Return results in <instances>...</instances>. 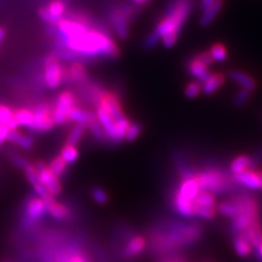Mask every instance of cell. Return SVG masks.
Masks as SVG:
<instances>
[{"mask_svg":"<svg viewBox=\"0 0 262 262\" xmlns=\"http://www.w3.org/2000/svg\"><path fill=\"white\" fill-rule=\"evenodd\" d=\"M6 262H9V261H6Z\"/></svg>","mask_w":262,"mask_h":262,"instance_id":"cell-53","label":"cell"},{"mask_svg":"<svg viewBox=\"0 0 262 262\" xmlns=\"http://www.w3.org/2000/svg\"><path fill=\"white\" fill-rule=\"evenodd\" d=\"M192 10V0H173L165 16L153 31L162 40L164 47H173L180 34L185 22Z\"/></svg>","mask_w":262,"mask_h":262,"instance_id":"cell-2","label":"cell"},{"mask_svg":"<svg viewBox=\"0 0 262 262\" xmlns=\"http://www.w3.org/2000/svg\"><path fill=\"white\" fill-rule=\"evenodd\" d=\"M235 182L237 183V185L244 186L248 189L251 190H258L261 189L260 187V180L259 177L257 175L256 169H246L244 170L243 173L237 174L234 176Z\"/></svg>","mask_w":262,"mask_h":262,"instance_id":"cell-14","label":"cell"},{"mask_svg":"<svg viewBox=\"0 0 262 262\" xmlns=\"http://www.w3.org/2000/svg\"><path fill=\"white\" fill-rule=\"evenodd\" d=\"M195 206H202V207H210V208H216V200L214 198V194H212L209 191L201 190L196 198L193 200Z\"/></svg>","mask_w":262,"mask_h":262,"instance_id":"cell-28","label":"cell"},{"mask_svg":"<svg viewBox=\"0 0 262 262\" xmlns=\"http://www.w3.org/2000/svg\"><path fill=\"white\" fill-rule=\"evenodd\" d=\"M5 36H6V30L3 27H0V46H2V44L4 42Z\"/></svg>","mask_w":262,"mask_h":262,"instance_id":"cell-48","label":"cell"},{"mask_svg":"<svg viewBox=\"0 0 262 262\" xmlns=\"http://www.w3.org/2000/svg\"><path fill=\"white\" fill-rule=\"evenodd\" d=\"M250 98V91L246 89H241L234 96V105L236 107H242Z\"/></svg>","mask_w":262,"mask_h":262,"instance_id":"cell-37","label":"cell"},{"mask_svg":"<svg viewBox=\"0 0 262 262\" xmlns=\"http://www.w3.org/2000/svg\"><path fill=\"white\" fill-rule=\"evenodd\" d=\"M49 169H51L53 171V174L57 177H61L64 173L66 170H67V167H68V163L66 162L60 155L59 157H56L52 162L51 164H49Z\"/></svg>","mask_w":262,"mask_h":262,"instance_id":"cell-29","label":"cell"},{"mask_svg":"<svg viewBox=\"0 0 262 262\" xmlns=\"http://www.w3.org/2000/svg\"><path fill=\"white\" fill-rule=\"evenodd\" d=\"M214 2H215V0H201V2H200V9L202 11H204L206 9H208V8L211 5L214 4Z\"/></svg>","mask_w":262,"mask_h":262,"instance_id":"cell-47","label":"cell"},{"mask_svg":"<svg viewBox=\"0 0 262 262\" xmlns=\"http://www.w3.org/2000/svg\"><path fill=\"white\" fill-rule=\"evenodd\" d=\"M57 44L64 46L81 58L105 56L116 58L119 56V48L114 39L101 30L90 28L84 33L67 39H58Z\"/></svg>","mask_w":262,"mask_h":262,"instance_id":"cell-1","label":"cell"},{"mask_svg":"<svg viewBox=\"0 0 262 262\" xmlns=\"http://www.w3.org/2000/svg\"><path fill=\"white\" fill-rule=\"evenodd\" d=\"M24 171H26V176H27L28 180L33 186H35V185L40 183L38 175H37V171H36L34 165H32V164H31V165H29L26 169H24Z\"/></svg>","mask_w":262,"mask_h":262,"instance_id":"cell-39","label":"cell"},{"mask_svg":"<svg viewBox=\"0 0 262 262\" xmlns=\"http://www.w3.org/2000/svg\"><path fill=\"white\" fill-rule=\"evenodd\" d=\"M255 251H256V255H257L258 259H259L260 261H262V244L259 246V247H258Z\"/></svg>","mask_w":262,"mask_h":262,"instance_id":"cell-49","label":"cell"},{"mask_svg":"<svg viewBox=\"0 0 262 262\" xmlns=\"http://www.w3.org/2000/svg\"><path fill=\"white\" fill-rule=\"evenodd\" d=\"M246 169H251V157L249 155H239L231 164L229 171L233 176L243 173Z\"/></svg>","mask_w":262,"mask_h":262,"instance_id":"cell-25","label":"cell"},{"mask_svg":"<svg viewBox=\"0 0 262 262\" xmlns=\"http://www.w3.org/2000/svg\"><path fill=\"white\" fill-rule=\"evenodd\" d=\"M130 2L134 3L135 5H143V4L152 2V0H130Z\"/></svg>","mask_w":262,"mask_h":262,"instance_id":"cell-50","label":"cell"},{"mask_svg":"<svg viewBox=\"0 0 262 262\" xmlns=\"http://www.w3.org/2000/svg\"><path fill=\"white\" fill-rule=\"evenodd\" d=\"M224 6V0H215L214 4L211 5L208 9L203 11L201 19H200V26L201 27H208L216 18V15L222 10Z\"/></svg>","mask_w":262,"mask_h":262,"instance_id":"cell-20","label":"cell"},{"mask_svg":"<svg viewBox=\"0 0 262 262\" xmlns=\"http://www.w3.org/2000/svg\"><path fill=\"white\" fill-rule=\"evenodd\" d=\"M210 54L212 56L213 60H215L217 62H223L227 59L226 47L221 43H215L214 45H212L210 49Z\"/></svg>","mask_w":262,"mask_h":262,"instance_id":"cell-30","label":"cell"},{"mask_svg":"<svg viewBox=\"0 0 262 262\" xmlns=\"http://www.w3.org/2000/svg\"><path fill=\"white\" fill-rule=\"evenodd\" d=\"M66 79V70L55 54L48 55L44 61V82L47 88L57 89Z\"/></svg>","mask_w":262,"mask_h":262,"instance_id":"cell-6","label":"cell"},{"mask_svg":"<svg viewBox=\"0 0 262 262\" xmlns=\"http://www.w3.org/2000/svg\"><path fill=\"white\" fill-rule=\"evenodd\" d=\"M195 56L198 57L200 61H202L204 64H207L208 67H209L210 64L213 63V61H214V60H213V58H212L210 52H202V53L195 55Z\"/></svg>","mask_w":262,"mask_h":262,"instance_id":"cell-42","label":"cell"},{"mask_svg":"<svg viewBox=\"0 0 262 262\" xmlns=\"http://www.w3.org/2000/svg\"><path fill=\"white\" fill-rule=\"evenodd\" d=\"M225 82V75L224 73H214V75H211L206 81L203 82L202 85V91L204 94L211 95L215 93L219 89H221Z\"/></svg>","mask_w":262,"mask_h":262,"instance_id":"cell-19","label":"cell"},{"mask_svg":"<svg viewBox=\"0 0 262 262\" xmlns=\"http://www.w3.org/2000/svg\"><path fill=\"white\" fill-rule=\"evenodd\" d=\"M10 129L6 125H0V145H3L4 142L8 139V135H9Z\"/></svg>","mask_w":262,"mask_h":262,"instance_id":"cell-43","label":"cell"},{"mask_svg":"<svg viewBox=\"0 0 262 262\" xmlns=\"http://www.w3.org/2000/svg\"><path fill=\"white\" fill-rule=\"evenodd\" d=\"M160 38H159V36L155 34L154 32H152L151 34H149L147 35L146 37H145V39H144V47L145 48H147V49H151V48H154L155 46L158 45V43L160 42Z\"/></svg>","mask_w":262,"mask_h":262,"instance_id":"cell-41","label":"cell"},{"mask_svg":"<svg viewBox=\"0 0 262 262\" xmlns=\"http://www.w3.org/2000/svg\"><path fill=\"white\" fill-rule=\"evenodd\" d=\"M92 195H93L94 200L100 204H105L108 200L107 193H106L105 190H103L102 188H98V187L94 188V189L92 190Z\"/></svg>","mask_w":262,"mask_h":262,"instance_id":"cell-40","label":"cell"},{"mask_svg":"<svg viewBox=\"0 0 262 262\" xmlns=\"http://www.w3.org/2000/svg\"><path fill=\"white\" fill-rule=\"evenodd\" d=\"M195 182L200 190L209 191L212 194H223L237 189V183L231 171L219 166H208L199 171H194Z\"/></svg>","mask_w":262,"mask_h":262,"instance_id":"cell-4","label":"cell"},{"mask_svg":"<svg viewBox=\"0 0 262 262\" xmlns=\"http://www.w3.org/2000/svg\"><path fill=\"white\" fill-rule=\"evenodd\" d=\"M176 191L180 195L184 196L185 199L193 201L201 190L198 183L195 182L194 177L191 176V177H183L182 182H180Z\"/></svg>","mask_w":262,"mask_h":262,"instance_id":"cell-13","label":"cell"},{"mask_svg":"<svg viewBox=\"0 0 262 262\" xmlns=\"http://www.w3.org/2000/svg\"><path fill=\"white\" fill-rule=\"evenodd\" d=\"M201 91H202V84L200 83V82L199 81H192L186 86L185 94H186L187 97L194 98L200 94Z\"/></svg>","mask_w":262,"mask_h":262,"instance_id":"cell-36","label":"cell"},{"mask_svg":"<svg viewBox=\"0 0 262 262\" xmlns=\"http://www.w3.org/2000/svg\"><path fill=\"white\" fill-rule=\"evenodd\" d=\"M76 95L70 91H63L57 97L55 107L53 108V119L56 125H64L69 121L68 114L76 106Z\"/></svg>","mask_w":262,"mask_h":262,"instance_id":"cell-7","label":"cell"},{"mask_svg":"<svg viewBox=\"0 0 262 262\" xmlns=\"http://www.w3.org/2000/svg\"><path fill=\"white\" fill-rule=\"evenodd\" d=\"M134 15V9L128 5L115 7L110 13L112 26L119 38L126 39L129 36V23Z\"/></svg>","mask_w":262,"mask_h":262,"instance_id":"cell-5","label":"cell"},{"mask_svg":"<svg viewBox=\"0 0 262 262\" xmlns=\"http://www.w3.org/2000/svg\"><path fill=\"white\" fill-rule=\"evenodd\" d=\"M217 211L221 213V214H223L232 220L237 215V208L231 200L220 203V206L217 207Z\"/></svg>","mask_w":262,"mask_h":262,"instance_id":"cell-33","label":"cell"},{"mask_svg":"<svg viewBox=\"0 0 262 262\" xmlns=\"http://www.w3.org/2000/svg\"><path fill=\"white\" fill-rule=\"evenodd\" d=\"M202 233L203 228L198 223L176 222L170 224L166 232L154 237V246L158 251L171 252L198 242Z\"/></svg>","mask_w":262,"mask_h":262,"instance_id":"cell-3","label":"cell"},{"mask_svg":"<svg viewBox=\"0 0 262 262\" xmlns=\"http://www.w3.org/2000/svg\"><path fill=\"white\" fill-rule=\"evenodd\" d=\"M86 127L83 125H78L72 128L71 133L69 134L68 138H67V142L66 144H70V145H77L79 143V141L81 140V138L83 137L84 131H85Z\"/></svg>","mask_w":262,"mask_h":262,"instance_id":"cell-31","label":"cell"},{"mask_svg":"<svg viewBox=\"0 0 262 262\" xmlns=\"http://www.w3.org/2000/svg\"><path fill=\"white\" fill-rule=\"evenodd\" d=\"M33 116H34V119L30 127L31 131L44 133V131L51 130L55 125L53 119V107L46 103L37 105L33 111Z\"/></svg>","mask_w":262,"mask_h":262,"instance_id":"cell-8","label":"cell"},{"mask_svg":"<svg viewBox=\"0 0 262 262\" xmlns=\"http://www.w3.org/2000/svg\"><path fill=\"white\" fill-rule=\"evenodd\" d=\"M68 262H88L86 259L80 255V253H72L70 257H68Z\"/></svg>","mask_w":262,"mask_h":262,"instance_id":"cell-46","label":"cell"},{"mask_svg":"<svg viewBox=\"0 0 262 262\" xmlns=\"http://www.w3.org/2000/svg\"><path fill=\"white\" fill-rule=\"evenodd\" d=\"M46 212L45 202L39 196H33L27 203L26 216H24V225L27 227L34 225L38 220L42 219Z\"/></svg>","mask_w":262,"mask_h":262,"instance_id":"cell-10","label":"cell"},{"mask_svg":"<svg viewBox=\"0 0 262 262\" xmlns=\"http://www.w3.org/2000/svg\"><path fill=\"white\" fill-rule=\"evenodd\" d=\"M233 245L237 255L243 258L248 257L251 253V250H252L251 245L248 242L247 237H246L243 233L233 236Z\"/></svg>","mask_w":262,"mask_h":262,"instance_id":"cell-21","label":"cell"},{"mask_svg":"<svg viewBox=\"0 0 262 262\" xmlns=\"http://www.w3.org/2000/svg\"><path fill=\"white\" fill-rule=\"evenodd\" d=\"M45 206H46V211L51 214L54 219L57 220H63L67 219L70 214L69 209L64 206L62 203L57 202L54 196H51L46 200H44Z\"/></svg>","mask_w":262,"mask_h":262,"instance_id":"cell-16","label":"cell"},{"mask_svg":"<svg viewBox=\"0 0 262 262\" xmlns=\"http://www.w3.org/2000/svg\"><path fill=\"white\" fill-rule=\"evenodd\" d=\"M60 157L67 163L76 162L79 157V151L77 149V146L70 145V144H64L61 149Z\"/></svg>","mask_w":262,"mask_h":262,"instance_id":"cell-32","label":"cell"},{"mask_svg":"<svg viewBox=\"0 0 262 262\" xmlns=\"http://www.w3.org/2000/svg\"><path fill=\"white\" fill-rule=\"evenodd\" d=\"M88 128L90 129V131H91V134L93 135V137L96 139L97 141L106 140L105 131H104V129L102 128L100 122H98L97 117H96V114L93 113L92 117L90 118L89 124H88Z\"/></svg>","mask_w":262,"mask_h":262,"instance_id":"cell-27","label":"cell"},{"mask_svg":"<svg viewBox=\"0 0 262 262\" xmlns=\"http://www.w3.org/2000/svg\"><path fill=\"white\" fill-rule=\"evenodd\" d=\"M93 113L92 112H86L81 110L78 106H73L68 114V119L71 121L77 122L78 125H83L88 128V124L90 118L92 117Z\"/></svg>","mask_w":262,"mask_h":262,"instance_id":"cell-24","label":"cell"},{"mask_svg":"<svg viewBox=\"0 0 262 262\" xmlns=\"http://www.w3.org/2000/svg\"><path fill=\"white\" fill-rule=\"evenodd\" d=\"M140 133H141V127H140V125H138V124H130V126H129V128H128V130H127V133H126V139L128 141H135L136 139L139 137V135H140Z\"/></svg>","mask_w":262,"mask_h":262,"instance_id":"cell-38","label":"cell"},{"mask_svg":"<svg viewBox=\"0 0 262 262\" xmlns=\"http://www.w3.org/2000/svg\"><path fill=\"white\" fill-rule=\"evenodd\" d=\"M171 203H173L174 210L179 213L180 215L185 217H195V212H194V202L191 200L185 199L184 196L180 195L176 190L171 196Z\"/></svg>","mask_w":262,"mask_h":262,"instance_id":"cell-12","label":"cell"},{"mask_svg":"<svg viewBox=\"0 0 262 262\" xmlns=\"http://www.w3.org/2000/svg\"><path fill=\"white\" fill-rule=\"evenodd\" d=\"M7 140H9L10 142L14 143L15 145H18V146L22 147V149H26V150H29L33 146L32 138L23 135L22 133H20V131H18L16 129L9 131V135H8Z\"/></svg>","mask_w":262,"mask_h":262,"instance_id":"cell-23","label":"cell"},{"mask_svg":"<svg viewBox=\"0 0 262 262\" xmlns=\"http://www.w3.org/2000/svg\"><path fill=\"white\" fill-rule=\"evenodd\" d=\"M187 70L192 77L202 82L206 81L211 76L208 66L204 64L202 61H200L196 56H194L193 58H191L189 61H188Z\"/></svg>","mask_w":262,"mask_h":262,"instance_id":"cell-15","label":"cell"},{"mask_svg":"<svg viewBox=\"0 0 262 262\" xmlns=\"http://www.w3.org/2000/svg\"><path fill=\"white\" fill-rule=\"evenodd\" d=\"M66 12V4L62 0H53L49 3L47 7L40 8L38 14L40 19H43L45 22L56 26L62 18Z\"/></svg>","mask_w":262,"mask_h":262,"instance_id":"cell-11","label":"cell"},{"mask_svg":"<svg viewBox=\"0 0 262 262\" xmlns=\"http://www.w3.org/2000/svg\"><path fill=\"white\" fill-rule=\"evenodd\" d=\"M166 262H180V261H177V260H173V261H166Z\"/></svg>","mask_w":262,"mask_h":262,"instance_id":"cell-52","label":"cell"},{"mask_svg":"<svg viewBox=\"0 0 262 262\" xmlns=\"http://www.w3.org/2000/svg\"><path fill=\"white\" fill-rule=\"evenodd\" d=\"M12 160H13L15 165H18L19 167H21L23 169H26L29 165H31L30 162H28L26 159H23L21 157H13Z\"/></svg>","mask_w":262,"mask_h":262,"instance_id":"cell-45","label":"cell"},{"mask_svg":"<svg viewBox=\"0 0 262 262\" xmlns=\"http://www.w3.org/2000/svg\"><path fill=\"white\" fill-rule=\"evenodd\" d=\"M88 78L86 70L83 64L80 61H73L68 69H66V79L76 82V83H81L84 82Z\"/></svg>","mask_w":262,"mask_h":262,"instance_id":"cell-18","label":"cell"},{"mask_svg":"<svg viewBox=\"0 0 262 262\" xmlns=\"http://www.w3.org/2000/svg\"><path fill=\"white\" fill-rule=\"evenodd\" d=\"M256 171H257V175H258L259 180H260V187L262 189V170L261 169H256Z\"/></svg>","mask_w":262,"mask_h":262,"instance_id":"cell-51","label":"cell"},{"mask_svg":"<svg viewBox=\"0 0 262 262\" xmlns=\"http://www.w3.org/2000/svg\"><path fill=\"white\" fill-rule=\"evenodd\" d=\"M14 117L18 121L19 126L27 127L30 129V127L33 124V119H34V116H33V112L28 110V108H19L14 112Z\"/></svg>","mask_w":262,"mask_h":262,"instance_id":"cell-26","label":"cell"},{"mask_svg":"<svg viewBox=\"0 0 262 262\" xmlns=\"http://www.w3.org/2000/svg\"><path fill=\"white\" fill-rule=\"evenodd\" d=\"M37 175L39 178V182L42 183L53 196L58 195L61 192V185L59 183V179L57 176L53 174V171L49 169L48 166L45 165V163L42 161H38L34 165Z\"/></svg>","mask_w":262,"mask_h":262,"instance_id":"cell-9","label":"cell"},{"mask_svg":"<svg viewBox=\"0 0 262 262\" xmlns=\"http://www.w3.org/2000/svg\"><path fill=\"white\" fill-rule=\"evenodd\" d=\"M194 212H195V216H200V217L206 219V220H211L215 216L216 208L195 206L194 204Z\"/></svg>","mask_w":262,"mask_h":262,"instance_id":"cell-34","label":"cell"},{"mask_svg":"<svg viewBox=\"0 0 262 262\" xmlns=\"http://www.w3.org/2000/svg\"><path fill=\"white\" fill-rule=\"evenodd\" d=\"M229 78H231L233 81L237 82L239 85L243 86V89L248 90V91H253L257 88L256 81L253 80L250 76L246 75V73L239 71V70H232L228 73Z\"/></svg>","mask_w":262,"mask_h":262,"instance_id":"cell-22","label":"cell"},{"mask_svg":"<svg viewBox=\"0 0 262 262\" xmlns=\"http://www.w3.org/2000/svg\"><path fill=\"white\" fill-rule=\"evenodd\" d=\"M14 116V112L5 104H0V125L8 126Z\"/></svg>","mask_w":262,"mask_h":262,"instance_id":"cell-35","label":"cell"},{"mask_svg":"<svg viewBox=\"0 0 262 262\" xmlns=\"http://www.w3.org/2000/svg\"><path fill=\"white\" fill-rule=\"evenodd\" d=\"M261 162H262V147L259 151H257V153L253 155V157H251V169H253V167L258 166Z\"/></svg>","mask_w":262,"mask_h":262,"instance_id":"cell-44","label":"cell"},{"mask_svg":"<svg viewBox=\"0 0 262 262\" xmlns=\"http://www.w3.org/2000/svg\"><path fill=\"white\" fill-rule=\"evenodd\" d=\"M146 247V242L144 239V237L137 235L133 238L130 239V242L127 244L124 250V255L126 258L131 259V258H136L138 257Z\"/></svg>","mask_w":262,"mask_h":262,"instance_id":"cell-17","label":"cell"}]
</instances>
